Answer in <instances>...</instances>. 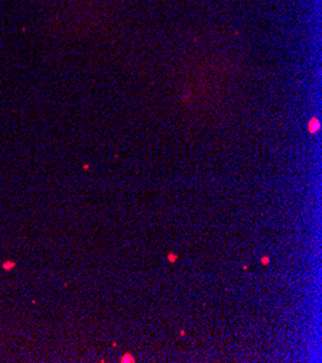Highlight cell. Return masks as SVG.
Listing matches in <instances>:
<instances>
[{"mask_svg":"<svg viewBox=\"0 0 322 363\" xmlns=\"http://www.w3.org/2000/svg\"><path fill=\"white\" fill-rule=\"evenodd\" d=\"M176 259V257L175 255H171V258H169V261H175Z\"/></svg>","mask_w":322,"mask_h":363,"instance_id":"obj_1","label":"cell"}]
</instances>
